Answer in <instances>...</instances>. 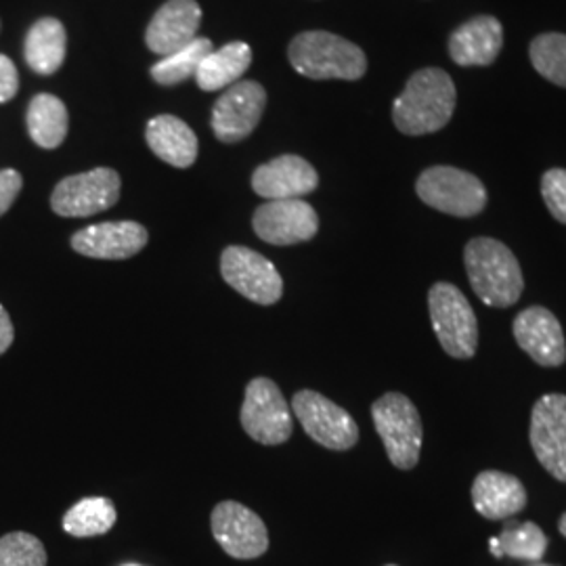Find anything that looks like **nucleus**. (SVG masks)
<instances>
[{"label": "nucleus", "mask_w": 566, "mask_h": 566, "mask_svg": "<svg viewBox=\"0 0 566 566\" xmlns=\"http://www.w3.org/2000/svg\"><path fill=\"white\" fill-rule=\"evenodd\" d=\"M489 547L495 558L510 556L514 560L542 563L547 552V537L542 526L535 523L507 521L502 535L489 539Z\"/></svg>", "instance_id": "obj_25"}, {"label": "nucleus", "mask_w": 566, "mask_h": 566, "mask_svg": "<svg viewBox=\"0 0 566 566\" xmlns=\"http://www.w3.org/2000/svg\"><path fill=\"white\" fill-rule=\"evenodd\" d=\"M464 264L474 294L486 306L507 308L521 301L525 277L506 243L474 238L465 243Z\"/></svg>", "instance_id": "obj_2"}, {"label": "nucleus", "mask_w": 566, "mask_h": 566, "mask_svg": "<svg viewBox=\"0 0 566 566\" xmlns=\"http://www.w3.org/2000/svg\"><path fill=\"white\" fill-rule=\"evenodd\" d=\"M386 566H397V565H386Z\"/></svg>", "instance_id": "obj_37"}, {"label": "nucleus", "mask_w": 566, "mask_h": 566, "mask_svg": "<svg viewBox=\"0 0 566 566\" xmlns=\"http://www.w3.org/2000/svg\"><path fill=\"white\" fill-rule=\"evenodd\" d=\"M432 329L449 357L472 359L479 348V322L472 304L453 283H434L428 292Z\"/></svg>", "instance_id": "obj_5"}, {"label": "nucleus", "mask_w": 566, "mask_h": 566, "mask_svg": "<svg viewBox=\"0 0 566 566\" xmlns=\"http://www.w3.org/2000/svg\"><path fill=\"white\" fill-rule=\"evenodd\" d=\"M252 227L263 242L294 245L317 235L319 217L315 208L304 200H273L256 208Z\"/></svg>", "instance_id": "obj_14"}, {"label": "nucleus", "mask_w": 566, "mask_h": 566, "mask_svg": "<svg viewBox=\"0 0 566 566\" xmlns=\"http://www.w3.org/2000/svg\"><path fill=\"white\" fill-rule=\"evenodd\" d=\"M266 93L256 81L235 82L224 88L212 107V130L223 143L248 139L263 118Z\"/></svg>", "instance_id": "obj_13"}, {"label": "nucleus", "mask_w": 566, "mask_h": 566, "mask_svg": "<svg viewBox=\"0 0 566 566\" xmlns=\"http://www.w3.org/2000/svg\"><path fill=\"white\" fill-rule=\"evenodd\" d=\"M210 525L214 539L231 558L254 560L269 549V531L263 518L240 502H221L212 510Z\"/></svg>", "instance_id": "obj_11"}, {"label": "nucleus", "mask_w": 566, "mask_h": 566, "mask_svg": "<svg viewBox=\"0 0 566 566\" xmlns=\"http://www.w3.org/2000/svg\"><path fill=\"white\" fill-rule=\"evenodd\" d=\"M542 196L546 202L549 214L566 224V170L552 168L542 177Z\"/></svg>", "instance_id": "obj_30"}, {"label": "nucleus", "mask_w": 566, "mask_h": 566, "mask_svg": "<svg viewBox=\"0 0 566 566\" xmlns=\"http://www.w3.org/2000/svg\"><path fill=\"white\" fill-rule=\"evenodd\" d=\"M21 187H23V179L18 170L13 168L0 170V217L9 212V208L18 200Z\"/></svg>", "instance_id": "obj_31"}, {"label": "nucleus", "mask_w": 566, "mask_h": 566, "mask_svg": "<svg viewBox=\"0 0 566 566\" xmlns=\"http://www.w3.org/2000/svg\"><path fill=\"white\" fill-rule=\"evenodd\" d=\"M526 489L521 479L500 470H485L472 483L474 510L489 521H507L521 514L526 507Z\"/></svg>", "instance_id": "obj_19"}, {"label": "nucleus", "mask_w": 566, "mask_h": 566, "mask_svg": "<svg viewBox=\"0 0 566 566\" xmlns=\"http://www.w3.org/2000/svg\"><path fill=\"white\" fill-rule=\"evenodd\" d=\"M149 149L175 168H189L198 160V137L177 116L163 114L151 118L145 130Z\"/></svg>", "instance_id": "obj_21"}, {"label": "nucleus", "mask_w": 566, "mask_h": 566, "mask_svg": "<svg viewBox=\"0 0 566 566\" xmlns=\"http://www.w3.org/2000/svg\"><path fill=\"white\" fill-rule=\"evenodd\" d=\"M0 566H46V549L30 533H9L0 537Z\"/></svg>", "instance_id": "obj_29"}, {"label": "nucleus", "mask_w": 566, "mask_h": 566, "mask_svg": "<svg viewBox=\"0 0 566 566\" xmlns=\"http://www.w3.org/2000/svg\"><path fill=\"white\" fill-rule=\"evenodd\" d=\"M120 175L112 168H95L65 177L51 196V208L63 219H86L109 210L120 200Z\"/></svg>", "instance_id": "obj_7"}, {"label": "nucleus", "mask_w": 566, "mask_h": 566, "mask_svg": "<svg viewBox=\"0 0 566 566\" xmlns=\"http://www.w3.org/2000/svg\"><path fill=\"white\" fill-rule=\"evenodd\" d=\"M455 84L439 67L416 72L403 93L392 103V122L409 137H422L441 130L455 109Z\"/></svg>", "instance_id": "obj_1"}, {"label": "nucleus", "mask_w": 566, "mask_h": 566, "mask_svg": "<svg viewBox=\"0 0 566 566\" xmlns=\"http://www.w3.org/2000/svg\"><path fill=\"white\" fill-rule=\"evenodd\" d=\"M528 566H556V565H546V563H531Z\"/></svg>", "instance_id": "obj_35"}, {"label": "nucleus", "mask_w": 566, "mask_h": 566, "mask_svg": "<svg viewBox=\"0 0 566 566\" xmlns=\"http://www.w3.org/2000/svg\"><path fill=\"white\" fill-rule=\"evenodd\" d=\"M202 9L196 0H168L147 25V49L166 57L198 39Z\"/></svg>", "instance_id": "obj_18"}, {"label": "nucleus", "mask_w": 566, "mask_h": 566, "mask_svg": "<svg viewBox=\"0 0 566 566\" xmlns=\"http://www.w3.org/2000/svg\"><path fill=\"white\" fill-rule=\"evenodd\" d=\"M25 122L32 142L42 149H57L67 137L70 114L60 97L41 93L30 102Z\"/></svg>", "instance_id": "obj_24"}, {"label": "nucleus", "mask_w": 566, "mask_h": 566, "mask_svg": "<svg viewBox=\"0 0 566 566\" xmlns=\"http://www.w3.org/2000/svg\"><path fill=\"white\" fill-rule=\"evenodd\" d=\"M292 409L303 424L304 432L319 446L332 451L353 449L359 441V426L340 405L329 401L315 390L294 395Z\"/></svg>", "instance_id": "obj_9"}, {"label": "nucleus", "mask_w": 566, "mask_h": 566, "mask_svg": "<svg viewBox=\"0 0 566 566\" xmlns=\"http://www.w3.org/2000/svg\"><path fill=\"white\" fill-rule=\"evenodd\" d=\"M252 63V49L245 42H229L221 49H212L202 61L196 82L202 91H223L240 82Z\"/></svg>", "instance_id": "obj_23"}, {"label": "nucleus", "mask_w": 566, "mask_h": 566, "mask_svg": "<svg viewBox=\"0 0 566 566\" xmlns=\"http://www.w3.org/2000/svg\"><path fill=\"white\" fill-rule=\"evenodd\" d=\"M319 185L317 170L301 156H280L263 164L252 175V189L269 202L301 200Z\"/></svg>", "instance_id": "obj_17"}, {"label": "nucleus", "mask_w": 566, "mask_h": 566, "mask_svg": "<svg viewBox=\"0 0 566 566\" xmlns=\"http://www.w3.org/2000/svg\"><path fill=\"white\" fill-rule=\"evenodd\" d=\"M212 49L214 46L210 39L198 36L196 41L189 42L179 51L160 57V61L151 67V78L163 86H175V84H181L189 78H196L202 61Z\"/></svg>", "instance_id": "obj_27"}, {"label": "nucleus", "mask_w": 566, "mask_h": 566, "mask_svg": "<svg viewBox=\"0 0 566 566\" xmlns=\"http://www.w3.org/2000/svg\"><path fill=\"white\" fill-rule=\"evenodd\" d=\"M65 51H67V34L60 20L55 18H42L36 21L23 44V57L41 76H53L63 61H65Z\"/></svg>", "instance_id": "obj_22"}, {"label": "nucleus", "mask_w": 566, "mask_h": 566, "mask_svg": "<svg viewBox=\"0 0 566 566\" xmlns=\"http://www.w3.org/2000/svg\"><path fill=\"white\" fill-rule=\"evenodd\" d=\"M20 91V72L15 63L0 53V103L11 102Z\"/></svg>", "instance_id": "obj_32"}, {"label": "nucleus", "mask_w": 566, "mask_h": 566, "mask_svg": "<svg viewBox=\"0 0 566 566\" xmlns=\"http://www.w3.org/2000/svg\"><path fill=\"white\" fill-rule=\"evenodd\" d=\"M420 200L451 217L470 219L485 210L486 189L479 177L453 166H432L416 182Z\"/></svg>", "instance_id": "obj_6"}, {"label": "nucleus", "mask_w": 566, "mask_h": 566, "mask_svg": "<svg viewBox=\"0 0 566 566\" xmlns=\"http://www.w3.org/2000/svg\"><path fill=\"white\" fill-rule=\"evenodd\" d=\"M243 430L261 446H283L292 437V407L269 378H254L242 405Z\"/></svg>", "instance_id": "obj_8"}, {"label": "nucleus", "mask_w": 566, "mask_h": 566, "mask_svg": "<svg viewBox=\"0 0 566 566\" xmlns=\"http://www.w3.org/2000/svg\"><path fill=\"white\" fill-rule=\"evenodd\" d=\"M558 531H560L563 537H566V512L560 516V521H558Z\"/></svg>", "instance_id": "obj_34"}, {"label": "nucleus", "mask_w": 566, "mask_h": 566, "mask_svg": "<svg viewBox=\"0 0 566 566\" xmlns=\"http://www.w3.org/2000/svg\"><path fill=\"white\" fill-rule=\"evenodd\" d=\"M528 439L539 464L566 483V395H544L533 405Z\"/></svg>", "instance_id": "obj_12"}, {"label": "nucleus", "mask_w": 566, "mask_h": 566, "mask_svg": "<svg viewBox=\"0 0 566 566\" xmlns=\"http://www.w3.org/2000/svg\"><path fill=\"white\" fill-rule=\"evenodd\" d=\"M371 420L392 465L399 470H413L420 462L424 439L418 407L401 392H386L371 405Z\"/></svg>", "instance_id": "obj_4"}, {"label": "nucleus", "mask_w": 566, "mask_h": 566, "mask_svg": "<svg viewBox=\"0 0 566 566\" xmlns=\"http://www.w3.org/2000/svg\"><path fill=\"white\" fill-rule=\"evenodd\" d=\"M13 338H15V329L11 324V317H9L7 308L0 304V355H4L9 350Z\"/></svg>", "instance_id": "obj_33"}, {"label": "nucleus", "mask_w": 566, "mask_h": 566, "mask_svg": "<svg viewBox=\"0 0 566 566\" xmlns=\"http://www.w3.org/2000/svg\"><path fill=\"white\" fill-rule=\"evenodd\" d=\"M147 229L135 221H116L84 227L72 235V248L88 259L126 261L147 245Z\"/></svg>", "instance_id": "obj_16"}, {"label": "nucleus", "mask_w": 566, "mask_h": 566, "mask_svg": "<svg viewBox=\"0 0 566 566\" xmlns=\"http://www.w3.org/2000/svg\"><path fill=\"white\" fill-rule=\"evenodd\" d=\"M124 566H142V565H124Z\"/></svg>", "instance_id": "obj_36"}, {"label": "nucleus", "mask_w": 566, "mask_h": 566, "mask_svg": "<svg viewBox=\"0 0 566 566\" xmlns=\"http://www.w3.org/2000/svg\"><path fill=\"white\" fill-rule=\"evenodd\" d=\"M292 67L311 81H359L367 72L365 53L350 41L325 30H311L290 42Z\"/></svg>", "instance_id": "obj_3"}, {"label": "nucleus", "mask_w": 566, "mask_h": 566, "mask_svg": "<svg viewBox=\"0 0 566 566\" xmlns=\"http://www.w3.org/2000/svg\"><path fill=\"white\" fill-rule=\"evenodd\" d=\"M516 344L542 367H560L566 361V340L558 317L544 306H528L512 324Z\"/></svg>", "instance_id": "obj_15"}, {"label": "nucleus", "mask_w": 566, "mask_h": 566, "mask_svg": "<svg viewBox=\"0 0 566 566\" xmlns=\"http://www.w3.org/2000/svg\"><path fill=\"white\" fill-rule=\"evenodd\" d=\"M504 46V28L493 15L465 21L449 39V55L462 67L491 65Z\"/></svg>", "instance_id": "obj_20"}, {"label": "nucleus", "mask_w": 566, "mask_h": 566, "mask_svg": "<svg viewBox=\"0 0 566 566\" xmlns=\"http://www.w3.org/2000/svg\"><path fill=\"white\" fill-rule=\"evenodd\" d=\"M535 70L558 86L566 88V34L547 32L531 42L528 49Z\"/></svg>", "instance_id": "obj_28"}, {"label": "nucleus", "mask_w": 566, "mask_h": 566, "mask_svg": "<svg viewBox=\"0 0 566 566\" xmlns=\"http://www.w3.org/2000/svg\"><path fill=\"white\" fill-rule=\"evenodd\" d=\"M116 507L107 497H86L70 507L63 516V531L74 537H97L116 525Z\"/></svg>", "instance_id": "obj_26"}, {"label": "nucleus", "mask_w": 566, "mask_h": 566, "mask_svg": "<svg viewBox=\"0 0 566 566\" xmlns=\"http://www.w3.org/2000/svg\"><path fill=\"white\" fill-rule=\"evenodd\" d=\"M221 275L238 294L252 303L269 306L283 296V280L277 266L250 248H224Z\"/></svg>", "instance_id": "obj_10"}]
</instances>
